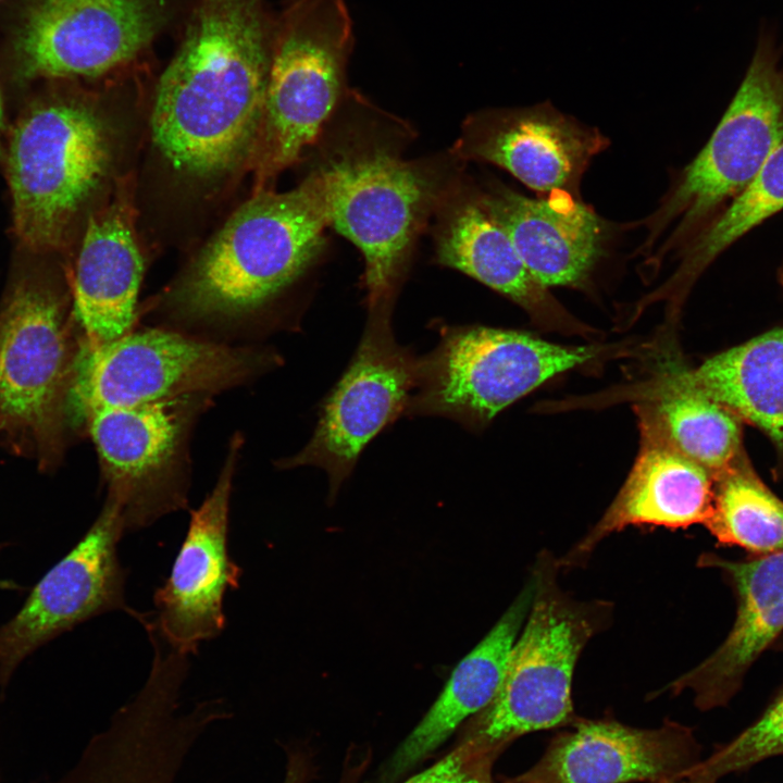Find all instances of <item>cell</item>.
Here are the masks:
<instances>
[{
    "label": "cell",
    "instance_id": "ba28073f",
    "mask_svg": "<svg viewBox=\"0 0 783 783\" xmlns=\"http://www.w3.org/2000/svg\"><path fill=\"white\" fill-rule=\"evenodd\" d=\"M601 352L599 347L562 346L513 330L451 327L419 359L415 393L405 413L445 417L480 428L546 381Z\"/></svg>",
    "mask_w": 783,
    "mask_h": 783
},
{
    "label": "cell",
    "instance_id": "4316f807",
    "mask_svg": "<svg viewBox=\"0 0 783 783\" xmlns=\"http://www.w3.org/2000/svg\"><path fill=\"white\" fill-rule=\"evenodd\" d=\"M714 480L704 525L717 540L759 556L783 551V502L746 468L731 465Z\"/></svg>",
    "mask_w": 783,
    "mask_h": 783
},
{
    "label": "cell",
    "instance_id": "9a60e30c",
    "mask_svg": "<svg viewBox=\"0 0 783 783\" xmlns=\"http://www.w3.org/2000/svg\"><path fill=\"white\" fill-rule=\"evenodd\" d=\"M241 444L235 435L214 487L190 512L170 575L154 592V611L133 617L189 656L225 629L224 597L238 587L243 572L228 551L229 500Z\"/></svg>",
    "mask_w": 783,
    "mask_h": 783
},
{
    "label": "cell",
    "instance_id": "7a4b0ae2",
    "mask_svg": "<svg viewBox=\"0 0 783 783\" xmlns=\"http://www.w3.org/2000/svg\"><path fill=\"white\" fill-rule=\"evenodd\" d=\"M376 129L343 132L314 167L330 227L363 257L368 306L395 302L419 236L463 163L450 151L406 160L391 134Z\"/></svg>",
    "mask_w": 783,
    "mask_h": 783
},
{
    "label": "cell",
    "instance_id": "9c48e42d",
    "mask_svg": "<svg viewBox=\"0 0 783 783\" xmlns=\"http://www.w3.org/2000/svg\"><path fill=\"white\" fill-rule=\"evenodd\" d=\"M276 357L169 330H130L109 344L82 346L73 386L84 410L212 396L268 371Z\"/></svg>",
    "mask_w": 783,
    "mask_h": 783
},
{
    "label": "cell",
    "instance_id": "6da1fadb",
    "mask_svg": "<svg viewBox=\"0 0 783 783\" xmlns=\"http://www.w3.org/2000/svg\"><path fill=\"white\" fill-rule=\"evenodd\" d=\"M276 16L263 0H198L157 84L153 140L177 170L233 167L259 133Z\"/></svg>",
    "mask_w": 783,
    "mask_h": 783
},
{
    "label": "cell",
    "instance_id": "5b68a950",
    "mask_svg": "<svg viewBox=\"0 0 783 783\" xmlns=\"http://www.w3.org/2000/svg\"><path fill=\"white\" fill-rule=\"evenodd\" d=\"M353 44L345 0H287L275 21L253 146L260 177L293 165L322 137L350 92L347 69Z\"/></svg>",
    "mask_w": 783,
    "mask_h": 783
},
{
    "label": "cell",
    "instance_id": "4fadbf2b",
    "mask_svg": "<svg viewBox=\"0 0 783 783\" xmlns=\"http://www.w3.org/2000/svg\"><path fill=\"white\" fill-rule=\"evenodd\" d=\"M63 296L26 275L0 313V417L36 438L58 436L78 355Z\"/></svg>",
    "mask_w": 783,
    "mask_h": 783
},
{
    "label": "cell",
    "instance_id": "ac0fdd59",
    "mask_svg": "<svg viewBox=\"0 0 783 783\" xmlns=\"http://www.w3.org/2000/svg\"><path fill=\"white\" fill-rule=\"evenodd\" d=\"M484 204L545 287H580L607 253L611 227L580 197H527L498 181L478 185Z\"/></svg>",
    "mask_w": 783,
    "mask_h": 783
},
{
    "label": "cell",
    "instance_id": "83f0119b",
    "mask_svg": "<svg viewBox=\"0 0 783 783\" xmlns=\"http://www.w3.org/2000/svg\"><path fill=\"white\" fill-rule=\"evenodd\" d=\"M783 755V692L763 714L729 744L693 767L684 780L716 783L722 776Z\"/></svg>",
    "mask_w": 783,
    "mask_h": 783
},
{
    "label": "cell",
    "instance_id": "1f68e13d",
    "mask_svg": "<svg viewBox=\"0 0 783 783\" xmlns=\"http://www.w3.org/2000/svg\"><path fill=\"white\" fill-rule=\"evenodd\" d=\"M0 587L10 588V587H16V586L13 585V584H10V583H8V582H1V581H0Z\"/></svg>",
    "mask_w": 783,
    "mask_h": 783
},
{
    "label": "cell",
    "instance_id": "30bf717a",
    "mask_svg": "<svg viewBox=\"0 0 783 783\" xmlns=\"http://www.w3.org/2000/svg\"><path fill=\"white\" fill-rule=\"evenodd\" d=\"M184 5L182 0H22L5 53L23 80L99 76L147 50Z\"/></svg>",
    "mask_w": 783,
    "mask_h": 783
},
{
    "label": "cell",
    "instance_id": "277c9868",
    "mask_svg": "<svg viewBox=\"0 0 783 783\" xmlns=\"http://www.w3.org/2000/svg\"><path fill=\"white\" fill-rule=\"evenodd\" d=\"M560 566L538 558L532 574L535 594L511 649L501 685L493 700L471 717L462 738L501 754L518 737L572 725L571 697L577 659L609 618V604L581 601L557 581Z\"/></svg>",
    "mask_w": 783,
    "mask_h": 783
},
{
    "label": "cell",
    "instance_id": "3957f363",
    "mask_svg": "<svg viewBox=\"0 0 783 783\" xmlns=\"http://www.w3.org/2000/svg\"><path fill=\"white\" fill-rule=\"evenodd\" d=\"M330 227L319 174L295 188L259 191L199 253L170 297L178 316L201 322L246 316L274 299L316 259Z\"/></svg>",
    "mask_w": 783,
    "mask_h": 783
},
{
    "label": "cell",
    "instance_id": "d6a6232c",
    "mask_svg": "<svg viewBox=\"0 0 783 783\" xmlns=\"http://www.w3.org/2000/svg\"><path fill=\"white\" fill-rule=\"evenodd\" d=\"M666 783H693V782H689V781H687V780L682 779V780L672 781V782H666Z\"/></svg>",
    "mask_w": 783,
    "mask_h": 783
},
{
    "label": "cell",
    "instance_id": "603a6c76",
    "mask_svg": "<svg viewBox=\"0 0 783 783\" xmlns=\"http://www.w3.org/2000/svg\"><path fill=\"white\" fill-rule=\"evenodd\" d=\"M535 577L530 580L489 633L455 668L443 692L389 763L391 778L433 753L469 717L497 694L511 649L530 612Z\"/></svg>",
    "mask_w": 783,
    "mask_h": 783
},
{
    "label": "cell",
    "instance_id": "7c38bea8",
    "mask_svg": "<svg viewBox=\"0 0 783 783\" xmlns=\"http://www.w3.org/2000/svg\"><path fill=\"white\" fill-rule=\"evenodd\" d=\"M393 303L368 306L365 328L347 370L325 399L311 439L279 469L325 470L330 500L352 472L364 447L406 412L418 378L419 359L396 341Z\"/></svg>",
    "mask_w": 783,
    "mask_h": 783
},
{
    "label": "cell",
    "instance_id": "7402d4cb",
    "mask_svg": "<svg viewBox=\"0 0 783 783\" xmlns=\"http://www.w3.org/2000/svg\"><path fill=\"white\" fill-rule=\"evenodd\" d=\"M144 261L121 210L89 219L73 277V313L85 333L83 346L109 344L133 326Z\"/></svg>",
    "mask_w": 783,
    "mask_h": 783
},
{
    "label": "cell",
    "instance_id": "e0dca14e",
    "mask_svg": "<svg viewBox=\"0 0 783 783\" xmlns=\"http://www.w3.org/2000/svg\"><path fill=\"white\" fill-rule=\"evenodd\" d=\"M542 758L506 783H666L682 780L701 759L693 732L667 721L639 729L610 718H577Z\"/></svg>",
    "mask_w": 783,
    "mask_h": 783
},
{
    "label": "cell",
    "instance_id": "8fae6325",
    "mask_svg": "<svg viewBox=\"0 0 783 783\" xmlns=\"http://www.w3.org/2000/svg\"><path fill=\"white\" fill-rule=\"evenodd\" d=\"M210 398L192 395L84 410L100 458L107 497L119 505L125 532L145 529L187 508L189 434Z\"/></svg>",
    "mask_w": 783,
    "mask_h": 783
},
{
    "label": "cell",
    "instance_id": "d4e9b609",
    "mask_svg": "<svg viewBox=\"0 0 783 783\" xmlns=\"http://www.w3.org/2000/svg\"><path fill=\"white\" fill-rule=\"evenodd\" d=\"M642 430L706 469L713 478L733 465L741 444L738 418L691 387L666 380L641 413Z\"/></svg>",
    "mask_w": 783,
    "mask_h": 783
},
{
    "label": "cell",
    "instance_id": "52a82bcc",
    "mask_svg": "<svg viewBox=\"0 0 783 783\" xmlns=\"http://www.w3.org/2000/svg\"><path fill=\"white\" fill-rule=\"evenodd\" d=\"M783 142V69L773 44L761 38L742 84L698 154L680 172L658 208L643 223L652 246L679 252L758 175Z\"/></svg>",
    "mask_w": 783,
    "mask_h": 783
},
{
    "label": "cell",
    "instance_id": "44dd1931",
    "mask_svg": "<svg viewBox=\"0 0 783 783\" xmlns=\"http://www.w3.org/2000/svg\"><path fill=\"white\" fill-rule=\"evenodd\" d=\"M704 564L732 580L736 619L721 646L668 688L673 694L691 689L695 705L708 710L730 700L751 663L783 631V551L742 562L706 557Z\"/></svg>",
    "mask_w": 783,
    "mask_h": 783
},
{
    "label": "cell",
    "instance_id": "cb8c5ba5",
    "mask_svg": "<svg viewBox=\"0 0 783 783\" xmlns=\"http://www.w3.org/2000/svg\"><path fill=\"white\" fill-rule=\"evenodd\" d=\"M669 380L718 401L783 440V328L759 335Z\"/></svg>",
    "mask_w": 783,
    "mask_h": 783
},
{
    "label": "cell",
    "instance_id": "f546056e",
    "mask_svg": "<svg viewBox=\"0 0 783 783\" xmlns=\"http://www.w3.org/2000/svg\"><path fill=\"white\" fill-rule=\"evenodd\" d=\"M307 774L308 767L304 756L298 751L289 754L283 783H304Z\"/></svg>",
    "mask_w": 783,
    "mask_h": 783
},
{
    "label": "cell",
    "instance_id": "8992f818",
    "mask_svg": "<svg viewBox=\"0 0 783 783\" xmlns=\"http://www.w3.org/2000/svg\"><path fill=\"white\" fill-rule=\"evenodd\" d=\"M108 163L104 126L90 105L59 95L27 105L12 128L7 158L20 243L36 253L60 248Z\"/></svg>",
    "mask_w": 783,
    "mask_h": 783
},
{
    "label": "cell",
    "instance_id": "836d02e7",
    "mask_svg": "<svg viewBox=\"0 0 783 783\" xmlns=\"http://www.w3.org/2000/svg\"><path fill=\"white\" fill-rule=\"evenodd\" d=\"M780 281H781V283H782V285H783V264H782V266H781V269H780Z\"/></svg>",
    "mask_w": 783,
    "mask_h": 783
},
{
    "label": "cell",
    "instance_id": "f1b7e54d",
    "mask_svg": "<svg viewBox=\"0 0 783 783\" xmlns=\"http://www.w3.org/2000/svg\"><path fill=\"white\" fill-rule=\"evenodd\" d=\"M499 755L462 738L448 755L403 783H493L492 769Z\"/></svg>",
    "mask_w": 783,
    "mask_h": 783
},
{
    "label": "cell",
    "instance_id": "5bb4252c",
    "mask_svg": "<svg viewBox=\"0 0 783 783\" xmlns=\"http://www.w3.org/2000/svg\"><path fill=\"white\" fill-rule=\"evenodd\" d=\"M125 526L119 505L102 510L74 548L34 587L20 611L0 627V685L18 664L55 636L102 613L135 610L125 602L126 571L117 546Z\"/></svg>",
    "mask_w": 783,
    "mask_h": 783
},
{
    "label": "cell",
    "instance_id": "d6986e66",
    "mask_svg": "<svg viewBox=\"0 0 783 783\" xmlns=\"http://www.w3.org/2000/svg\"><path fill=\"white\" fill-rule=\"evenodd\" d=\"M435 260L481 282L547 325L569 326V314L527 270L505 228L484 204L478 184L461 172L433 213Z\"/></svg>",
    "mask_w": 783,
    "mask_h": 783
},
{
    "label": "cell",
    "instance_id": "4dcf8cb0",
    "mask_svg": "<svg viewBox=\"0 0 783 783\" xmlns=\"http://www.w3.org/2000/svg\"><path fill=\"white\" fill-rule=\"evenodd\" d=\"M3 126V102H2V96L0 91V135Z\"/></svg>",
    "mask_w": 783,
    "mask_h": 783
},
{
    "label": "cell",
    "instance_id": "484cf974",
    "mask_svg": "<svg viewBox=\"0 0 783 783\" xmlns=\"http://www.w3.org/2000/svg\"><path fill=\"white\" fill-rule=\"evenodd\" d=\"M783 210V142L753 182L680 252L682 261L662 293L686 291L728 247Z\"/></svg>",
    "mask_w": 783,
    "mask_h": 783
},
{
    "label": "cell",
    "instance_id": "ffe728a7",
    "mask_svg": "<svg viewBox=\"0 0 783 783\" xmlns=\"http://www.w3.org/2000/svg\"><path fill=\"white\" fill-rule=\"evenodd\" d=\"M642 447L618 495L595 526L558 562L580 566L607 536L627 526L669 529L705 524L713 500V476L652 433L642 430Z\"/></svg>",
    "mask_w": 783,
    "mask_h": 783
},
{
    "label": "cell",
    "instance_id": "2e32d148",
    "mask_svg": "<svg viewBox=\"0 0 783 783\" xmlns=\"http://www.w3.org/2000/svg\"><path fill=\"white\" fill-rule=\"evenodd\" d=\"M609 140L550 103L470 114L449 150L458 160L496 165L530 189L580 197V184Z\"/></svg>",
    "mask_w": 783,
    "mask_h": 783
}]
</instances>
